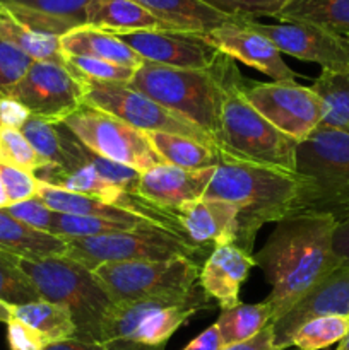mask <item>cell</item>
<instances>
[{"mask_svg": "<svg viewBox=\"0 0 349 350\" xmlns=\"http://www.w3.org/2000/svg\"><path fill=\"white\" fill-rule=\"evenodd\" d=\"M339 219L327 212L293 214L276 222L266 245L253 255L270 284L266 303L283 317L303 294L342 265L332 248Z\"/></svg>", "mask_w": 349, "mask_h": 350, "instance_id": "obj_1", "label": "cell"}, {"mask_svg": "<svg viewBox=\"0 0 349 350\" xmlns=\"http://www.w3.org/2000/svg\"><path fill=\"white\" fill-rule=\"evenodd\" d=\"M216 65L221 81V109L214 142L222 159L296 173V140L270 125L250 105L246 82L233 58L221 53Z\"/></svg>", "mask_w": 349, "mask_h": 350, "instance_id": "obj_2", "label": "cell"}, {"mask_svg": "<svg viewBox=\"0 0 349 350\" xmlns=\"http://www.w3.org/2000/svg\"><path fill=\"white\" fill-rule=\"evenodd\" d=\"M307 180L296 173L253 163L222 159L216 167L204 198L224 200L238 208L236 246L252 253L257 231L291 215Z\"/></svg>", "mask_w": 349, "mask_h": 350, "instance_id": "obj_3", "label": "cell"}, {"mask_svg": "<svg viewBox=\"0 0 349 350\" xmlns=\"http://www.w3.org/2000/svg\"><path fill=\"white\" fill-rule=\"evenodd\" d=\"M209 301L212 299L197 284L183 294L113 304L103 321L99 344L105 350H164L188 318L212 308Z\"/></svg>", "mask_w": 349, "mask_h": 350, "instance_id": "obj_4", "label": "cell"}, {"mask_svg": "<svg viewBox=\"0 0 349 350\" xmlns=\"http://www.w3.org/2000/svg\"><path fill=\"white\" fill-rule=\"evenodd\" d=\"M17 263L41 299L70 313L75 325L74 338L99 342L103 321L113 303L92 270L67 255L38 260L17 256Z\"/></svg>", "mask_w": 349, "mask_h": 350, "instance_id": "obj_5", "label": "cell"}, {"mask_svg": "<svg viewBox=\"0 0 349 350\" xmlns=\"http://www.w3.org/2000/svg\"><path fill=\"white\" fill-rule=\"evenodd\" d=\"M296 174L307 180L293 214L327 212L341 221L349 211V132L318 125L296 147Z\"/></svg>", "mask_w": 349, "mask_h": 350, "instance_id": "obj_6", "label": "cell"}, {"mask_svg": "<svg viewBox=\"0 0 349 350\" xmlns=\"http://www.w3.org/2000/svg\"><path fill=\"white\" fill-rule=\"evenodd\" d=\"M129 85L216 139L221 109V81L216 62L209 68H178L144 62Z\"/></svg>", "mask_w": 349, "mask_h": 350, "instance_id": "obj_7", "label": "cell"}, {"mask_svg": "<svg viewBox=\"0 0 349 350\" xmlns=\"http://www.w3.org/2000/svg\"><path fill=\"white\" fill-rule=\"evenodd\" d=\"M67 256L86 269L94 270L112 262H163L192 258L201 262L204 252L194 248L178 234L156 224H140L129 231L94 238L65 239Z\"/></svg>", "mask_w": 349, "mask_h": 350, "instance_id": "obj_8", "label": "cell"}, {"mask_svg": "<svg viewBox=\"0 0 349 350\" xmlns=\"http://www.w3.org/2000/svg\"><path fill=\"white\" fill-rule=\"evenodd\" d=\"M201 262L173 258L163 262H112L92 270L115 306L154 297L183 294L198 282Z\"/></svg>", "mask_w": 349, "mask_h": 350, "instance_id": "obj_9", "label": "cell"}, {"mask_svg": "<svg viewBox=\"0 0 349 350\" xmlns=\"http://www.w3.org/2000/svg\"><path fill=\"white\" fill-rule=\"evenodd\" d=\"M82 105L109 113L122 122L144 133L159 132L194 139L205 146L216 147L209 133L198 129L188 120L174 115L154 99L135 91L125 84H98V82H81ZM218 149V147H216Z\"/></svg>", "mask_w": 349, "mask_h": 350, "instance_id": "obj_10", "label": "cell"}, {"mask_svg": "<svg viewBox=\"0 0 349 350\" xmlns=\"http://www.w3.org/2000/svg\"><path fill=\"white\" fill-rule=\"evenodd\" d=\"M64 125L99 156L133 167L139 173L164 164L154 150L147 133L101 109L82 105L65 120Z\"/></svg>", "mask_w": 349, "mask_h": 350, "instance_id": "obj_11", "label": "cell"}, {"mask_svg": "<svg viewBox=\"0 0 349 350\" xmlns=\"http://www.w3.org/2000/svg\"><path fill=\"white\" fill-rule=\"evenodd\" d=\"M250 105L296 142H303L322 123V101L307 85L293 82H253L245 85Z\"/></svg>", "mask_w": 349, "mask_h": 350, "instance_id": "obj_12", "label": "cell"}, {"mask_svg": "<svg viewBox=\"0 0 349 350\" xmlns=\"http://www.w3.org/2000/svg\"><path fill=\"white\" fill-rule=\"evenodd\" d=\"M7 96L50 123H64L82 106L81 82L58 62H33Z\"/></svg>", "mask_w": 349, "mask_h": 350, "instance_id": "obj_13", "label": "cell"}, {"mask_svg": "<svg viewBox=\"0 0 349 350\" xmlns=\"http://www.w3.org/2000/svg\"><path fill=\"white\" fill-rule=\"evenodd\" d=\"M243 24L272 41L281 53L331 70L349 67V36L308 23L266 24L245 19Z\"/></svg>", "mask_w": 349, "mask_h": 350, "instance_id": "obj_14", "label": "cell"}, {"mask_svg": "<svg viewBox=\"0 0 349 350\" xmlns=\"http://www.w3.org/2000/svg\"><path fill=\"white\" fill-rule=\"evenodd\" d=\"M129 44L144 62L178 68H209L219 51L202 34L173 29L112 33Z\"/></svg>", "mask_w": 349, "mask_h": 350, "instance_id": "obj_15", "label": "cell"}, {"mask_svg": "<svg viewBox=\"0 0 349 350\" xmlns=\"http://www.w3.org/2000/svg\"><path fill=\"white\" fill-rule=\"evenodd\" d=\"M331 314H349V265H341L300 297L283 317L270 323L274 345L291 347L294 334L310 320Z\"/></svg>", "mask_w": 349, "mask_h": 350, "instance_id": "obj_16", "label": "cell"}, {"mask_svg": "<svg viewBox=\"0 0 349 350\" xmlns=\"http://www.w3.org/2000/svg\"><path fill=\"white\" fill-rule=\"evenodd\" d=\"M243 21L245 19L226 24L202 36L219 53L228 55L235 62L238 60L248 67L257 68L262 74L269 75L272 81L293 82L296 79V72L291 70L289 65L284 62L283 53L277 50L276 44L267 40L263 34L245 26Z\"/></svg>", "mask_w": 349, "mask_h": 350, "instance_id": "obj_17", "label": "cell"}, {"mask_svg": "<svg viewBox=\"0 0 349 350\" xmlns=\"http://www.w3.org/2000/svg\"><path fill=\"white\" fill-rule=\"evenodd\" d=\"M177 215L185 239L207 256L219 246L238 241V208L228 202L201 198Z\"/></svg>", "mask_w": 349, "mask_h": 350, "instance_id": "obj_18", "label": "cell"}, {"mask_svg": "<svg viewBox=\"0 0 349 350\" xmlns=\"http://www.w3.org/2000/svg\"><path fill=\"white\" fill-rule=\"evenodd\" d=\"M216 167L183 170L171 164H159L140 174L137 195L159 207L178 212L204 198Z\"/></svg>", "mask_w": 349, "mask_h": 350, "instance_id": "obj_19", "label": "cell"}, {"mask_svg": "<svg viewBox=\"0 0 349 350\" xmlns=\"http://www.w3.org/2000/svg\"><path fill=\"white\" fill-rule=\"evenodd\" d=\"M255 267L252 253L236 245L216 248L205 258L198 273V286L222 311L240 304V287Z\"/></svg>", "mask_w": 349, "mask_h": 350, "instance_id": "obj_20", "label": "cell"}, {"mask_svg": "<svg viewBox=\"0 0 349 350\" xmlns=\"http://www.w3.org/2000/svg\"><path fill=\"white\" fill-rule=\"evenodd\" d=\"M92 0H0V5L26 26L62 38L86 24V10Z\"/></svg>", "mask_w": 349, "mask_h": 350, "instance_id": "obj_21", "label": "cell"}, {"mask_svg": "<svg viewBox=\"0 0 349 350\" xmlns=\"http://www.w3.org/2000/svg\"><path fill=\"white\" fill-rule=\"evenodd\" d=\"M135 2L146 7L170 29L185 31V33L207 34L212 29L242 21L212 9L202 0H135Z\"/></svg>", "mask_w": 349, "mask_h": 350, "instance_id": "obj_22", "label": "cell"}, {"mask_svg": "<svg viewBox=\"0 0 349 350\" xmlns=\"http://www.w3.org/2000/svg\"><path fill=\"white\" fill-rule=\"evenodd\" d=\"M60 44L64 55L99 58L130 68H139L144 64L142 58L118 36L88 24L65 33L60 38Z\"/></svg>", "mask_w": 349, "mask_h": 350, "instance_id": "obj_23", "label": "cell"}, {"mask_svg": "<svg viewBox=\"0 0 349 350\" xmlns=\"http://www.w3.org/2000/svg\"><path fill=\"white\" fill-rule=\"evenodd\" d=\"M86 24L108 33L170 29L135 0H92L86 10Z\"/></svg>", "mask_w": 349, "mask_h": 350, "instance_id": "obj_24", "label": "cell"}, {"mask_svg": "<svg viewBox=\"0 0 349 350\" xmlns=\"http://www.w3.org/2000/svg\"><path fill=\"white\" fill-rule=\"evenodd\" d=\"M0 252L27 260L67 255V243L58 236L36 231L0 208Z\"/></svg>", "mask_w": 349, "mask_h": 350, "instance_id": "obj_25", "label": "cell"}, {"mask_svg": "<svg viewBox=\"0 0 349 350\" xmlns=\"http://www.w3.org/2000/svg\"><path fill=\"white\" fill-rule=\"evenodd\" d=\"M38 197L58 214H70V215H86V217H101L108 221L116 222H129V224H146L144 217L127 211V208L118 207V205L108 204L105 200H99L94 197H86V195L72 193V191L62 190V188L50 187L40 181V191ZM153 224V222H151Z\"/></svg>", "mask_w": 349, "mask_h": 350, "instance_id": "obj_26", "label": "cell"}, {"mask_svg": "<svg viewBox=\"0 0 349 350\" xmlns=\"http://www.w3.org/2000/svg\"><path fill=\"white\" fill-rule=\"evenodd\" d=\"M276 19L279 23H308L349 36V0H287Z\"/></svg>", "mask_w": 349, "mask_h": 350, "instance_id": "obj_27", "label": "cell"}, {"mask_svg": "<svg viewBox=\"0 0 349 350\" xmlns=\"http://www.w3.org/2000/svg\"><path fill=\"white\" fill-rule=\"evenodd\" d=\"M147 137L164 164L183 170H205L216 167L222 161L221 152L216 147L205 146L194 139L159 132H151Z\"/></svg>", "mask_w": 349, "mask_h": 350, "instance_id": "obj_28", "label": "cell"}, {"mask_svg": "<svg viewBox=\"0 0 349 350\" xmlns=\"http://www.w3.org/2000/svg\"><path fill=\"white\" fill-rule=\"evenodd\" d=\"M0 36L19 48L33 62H58L64 64L60 38L44 34L21 23L17 17L0 5Z\"/></svg>", "mask_w": 349, "mask_h": 350, "instance_id": "obj_29", "label": "cell"}, {"mask_svg": "<svg viewBox=\"0 0 349 350\" xmlns=\"http://www.w3.org/2000/svg\"><path fill=\"white\" fill-rule=\"evenodd\" d=\"M311 89L322 101V123L349 132V67L322 68Z\"/></svg>", "mask_w": 349, "mask_h": 350, "instance_id": "obj_30", "label": "cell"}, {"mask_svg": "<svg viewBox=\"0 0 349 350\" xmlns=\"http://www.w3.org/2000/svg\"><path fill=\"white\" fill-rule=\"evenodd\" d=\"M12 318L38 332L41 337L47 338L48 344L75 337V325L70 313L65 308L48 301L40 299L21 306H12Z\"/></svg>", "mask_w": 349, "mask_h": 350, "instance_id": "obj_31", "label": "cell"}, {"mask_svg": "<svg viewBox=\"0 0 349 350\" xmlns=\"http://www.w3.org/2000/svg\"><path fill=\"white\" fill-rule=\"evenodd\" d=\"M274 311L269 303L262 301L257 304H236L224 310L216 321L222 344L233 345L250 340L266 327L272 323Z\"/></svg>", "mask_w": 349, "mask_h": 350, "instance_id": "obj_32", "label": "cell"}, {"mask_svg": "<svg viewBox=\"0 0 349 350\" xmlns=\"http://www.w3.org/2000/svg\"><path fill=\"white\" fill-rule=\"evenodd\" d=\"M349 332V314L320 317L305 323L294 334L291 347L298 350H322L341 344Z\"/></svg>", "mask_w": 349, "mask_h": 350, "instance_id": "obj_33", "label": "cell"}, {"mask_svg": "<svg viewBox=\"0 0 349 350\" xmlns=\"http://www.w3.org/2000/svg\"><path fill=\"white\" fill-rule=\"evenodd\" d=\"M64 67L79 82H98V84H125L129 85L137 68L123 67L112 62L99 60L79 55H64Z\"/></svg>", "mask_w": 349, "mask_h": 350, "instance_id": "obj_34", "label": "cell"}, {"mask_svg": "<svg viewBox=\"0 0 349 350\" xmlns=\"http://www.w3.org/2000/svg\"><path fill=\"white\" fill-rule=\"evenodd\" d=\"M0 299L9 306L40 301V294L33 282L21 270L16 255L0 252Z\"/></svg>", "mask_w": 349, "mask_h": 350, "instance_id": "obj_35", "label": "cell"}, {"mask_svg": "<svg viewBox=\"0 0 349 350\" xmlns=\"http://www.w3.org/2000/svg\"><path fill=\"white\" fill-rule=\"evenodd\" d=\"M23 135L26 137L27 142L33 146L38 156L43 159L44 166L53 164V166H64L67 163L68 156L62 147L60 133H58L55 123L41 120L38 116H29L26 123L21 129Z\"/></svg>", "mask_w": 349, "mask_h": 350, "instance_id": "obj_36", "label": "cell"}, {"mask_svg": "<svg viewBox=\"0 0 349 350\" xmlns=\"http://www.w3.org/2000/svg\"><path fill=\"white\" fill-rule=\"evenodd\" d=\"M137 226L140 224L108 221V219H101V217H86V215L57 214V219H55L53 236H58V238L62 239L94 238V236L129 231V229L137 228Z\"/></svg>", "mask_w": 349, "mask_h": 350, "instance_id": "obj_37", "label": "cell"}, {"mask_svg": "<svg viewBox=\"0 0 349 350\" xmlns=\"http://www.w3.org/2000/svg\"><path fill=\"white\" fill-rule=\"evenodd\" d=\"M0 164L29 173H36L44 166L43 159L38 156L23 132L16 129H0Z\"/></svg>", "mask_w": 349, "mask_h": 350, "instance_id": "obj_38", "label": "cell"}, {"mask_svg": "<svg viewBox=\"0 0 349 350\" xmlns=\"http://www.w3.org/2000/svg\"><path fill=\"white\" fill-rule=\"evenodd\" d=\"M202 2L235 19L259 21V17L276 19L287 0H202Z\"/></svg>", "mask_w": 349, "mask_h": 350, "instance_id": "obj_39", "label": "cell"}, {"mask_svg": "<svg viewBox=\"0 0 349 350\" xmlns=\"http://www.w3.org/2000/svg\"><path fill=\"white\" fill-rule=\"evenodd\" d=\"M31 60L26 53L0 36V96H7L14 85L29 70Z\"/></svg>", "mask_w": 349, "mask_h": 350, "instance_id": "obj_40", "label": "cell"}, {"mask_svg": "<svg viewBox=\"0 0 349 350\" xmlns=\"http://www.w3.org/2000/svg\"><path fill=\"white\" fill-rule=\"evenodd\" d=\"M5 211L9 212L12 217H16L17 221L29 226V228L41 232H48V234H53L55 219H57L58 212L51 211L40 197H34L29 198V200L19 202V204L9 205V207H5Z\"/></svg>", "mask_w": 349, "mask_h": 350, "instance_id": "obj_41", "label": "cell"}, {"mask_svg": "<svg viewBox=\"0 0 349 350\" xmlns=\"http://www.w3.org/2000/svg\"><path fill=\"white\" fill-rule=\"evenodd\" d=\"M0 176H2L9 205L38 197L40 180L34 176V173L19 170V167L7 166V164H0Z\"/></svg>", "mask_w": 349, "mask_h": 350, "instance_id": "obj_42", "label": "cell"}, {"mask_svg": "<svg viewBox=\"0 0 349 350\" xmlns=\"http://www.w3.org/2000/svg\"><path fill=\"white\" fill-rule=\"evenodd\" d=\"M7 342L10 350H44L50 345L47 338L16 318H10L7 323Z\"/></svg>", "mask_w": 349, "mask_h": 350, "instance_id": "obj_43", "label": "cell"}, {"mask_svg": "<svg viewBox=\"0 0 349 350\" xmlns=\"http://www.w3.org/2000/svg\"><path fill=\"white\" fill-rule=\"evenodd\" d=\"M31 113L9 96H0V129H23L24 123L29 120Z\"/></svg>", "mask_w": 349, "mask_h": 350, "instance_id": "obj_44", "label": "cell"}, {"mask_svg": "<svg viewBox=\"0 0 349 350\" xmlns=\"http://www.w3.org/2000/svg\"><path fill=\"white\" fill-rule=\"evenodd\" d=\"M332 248L342 265H349V211L337 222L332 236Z\"/></svg>", "mask_w": 349, "mask_h": 350, "instance_id": "obj_45", "label": "cell"}, {"mask_svg": "<svg viewBox=\"0 0 349 350\" xmlns=\"http://www.w3.org/2000/svg\"><path fill=\"white\" fill-rule=\"evenodd\" d=\"M221 350H281L274 345L272 340V328L266 327L259 335H255L250 340L242 342V344H233V345H226Z\"/></svg>", "mask_w": 349, "mask_h": 350, "instance_id": "obj_46", "label": "cell"}, {"mask_svg": "<svg viewBox=\"0 0 349 350\" xmlns=\"http://www.w3.org/2000/svg\"><path fill=\"white\" fill-rule=\"evenodd\" d=\"M222 347L224 344H222L221 334L214 323L207 330L202 332L197 338H194L183 350H221Z\"/></svg>", "mask_w": 349, "mask_h": 350, "instance_id": "obj_47", "label": "cell"}, {"mask_svg": "<svg viewBox=\"0 0 349 350\" xmlns=\"http://www.w3.org/2000/svg\"><path fill=\"white\" fill-rule=\"evenodd\" d=\"M44 350H105L99 342L79 340V338H68V340L53 342L47 345Z\"/></svg>", "mask_w": 349, "mask_h": 350, "instance_id": "obj_48", "label": "cell"}, {"mask_svg": "<svg viewBox=\"0 0 349 350\" xmlns=\"http://www.w3.org/2000/svg\"><path fill=\"white\" fill-rule=\"evenodd\" d=\"M10 318H12V306H9L7 303H3L0 299V323H9Z\"/></svg>", "mask_w": 349, "mask_h": 350, "instance_id": "obj_49", "label": "cell"}, {"mask_svg": "<svg viewBox=\"0 0 349 350\" xmlns=\"http://www.w3.org/2000/svg\"><path fill=\"white\" fill-rule=\"evenodd\" d=\"M5 207H9V200H7L5 188H3L2 176H0V208H5Z\"/></svg>", "mask_w": 349, "mask_h": 350, "instance_id": "obj_50", "label": "cell"}, {"mask_svg": "<svg viewBox=\"0 0 349 350\" xmlns=\"http://www.w3.org/2000/svg\"><path fill=\"white\" fill-rule=\"evenodd\" d=\"M335 350H349V332H348V335H346V337H344V340H342L341 344H339V347L335 349Z\"/></svg>", "mask_w": 349, "mask_h": 350, "instance_id": "obj_51", "label": "cell"}]
</instances>
